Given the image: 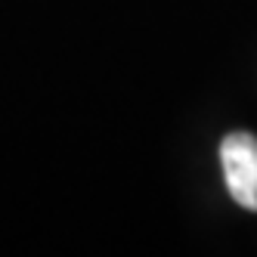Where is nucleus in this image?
Returning a JSON list of instances; mask_svg holds the SVG:
<instances>
[{
    "label": "nucleus",
    "instance_id": "nucleus-1",
    "mask_svg": "<svg viewBox=\"0 0 257 257\" xmlns=\"http://www.w3.org/2000/svg\"><path fill=\"white\" fill-rule=\"evenodd\" d=\"M220 168L229 195L242 208L257 211V137L235 131L220 143Z\"/></svg>",
    "mask_w": 257,
    "mask_h": 257
}]
</instances>
